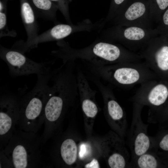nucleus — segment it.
<instances>
[{"mask_svg": "<svg viewBox=\"0 0 168 168\" xmlns=\"http://www.w3.org/2000/svg\"><path fill=\"white\" fill-rule=\"evenodd\" d=\"M44 142L37 133L16 129L5 147L1 150L12 168H32L40 166Z\"/></svg>", "mask_w": 168, "mask_h": 168, "instance_id": "f257e3e1", "label": "nucleus"}, {"mask_svg": "<svg viewBox=\"0 0 168 168\" xmlns=\"http://www.w3.org/2000/svg\"><path fill=\"white\" fill-rule=\"evenodd\" d=\"M50 71L37 75L34 88L18 100L19 129L37 133L44 123L43 111L47 98V89Z\"/></svg>", "mask_w": 168, "mask_h": 168, "instance_id": "f03ea898", "label": "nucleus"}, {"mask_svg": "<svg viewBox=\"0 0 168 168\" xmlns=\"http://www.w3.org/2000/svg\"><path fill=\"white\" fill-rule=\"evenodd\" d=\"M50 79L52 84L51 86L48 82L47 98L43 111L44 128L42 137L44 143L52 136L55 123L63 110L65 98L72 92V80L67 75L54 73Z\"/></svg>", "mask_w": 168, "mask_h": 168, "instance_id": "7ed1b4c3", "label": "nucleus"}, {"mask_svg": "<svg viewBox=\"0 0 168 168\" xmlns=\"http://www.w3.org/2000/svg\"><path fill=\"white\" fill-rule=\"evenodd\" d=\"M102 75L110 82L129 88L159 77L143 61L102 66Z\"/></svg>", "mask_w": 168, "mask_h": 168, "instance_id": "20e7f679", "label": "nucleus"}, {"mask_svg": "<svg viewBox=\"0 0 168 168\" xmlns=\"http://www.w3.org/2000/svg\"><path fill=\"white\" fill-rule=\"evenodd\" d=\"M82 57L102 66L126 62L142 61L138 53L132 52L123 46L108 42H99L84 51Z\"/></svg>", "mask_w": 168, "mask_h": 168, "instance_id": "39448f33", "label": "nucleus"}, {"mask_svg": "<svg viewBox=\"0 0 168 168\" xmlns=\"http://www.w3.org/2000/svg\"><path fill=\"white\" fill-rule=\"evenodd\" d=\"M157 29L115 25L107 32V38L119 42L132 52L138 53L152 38L157 36Z\"/></svg>", "mask_w": 168, "mask_h": 168, "instance_id": "423d86ee", "label": "nucleus"}, {"mask_svg": "<svg viewBox=\"0 0 168 168\" xmlns=\"http://www.w3.org/2000/svg\"><path fill=\"white\" fill-rule=\"evenodd\" d=\"M143 106L133 103L132 121L128 131V145L133 161L137 157L149 151H152L153 137L147 134L148 124L143 123L141 113Z\"/></svg>", "mask_w": 168, "mask_h": 168, "instance_id": "0eeeda50", "label": "nucleus"}, {"mask_svg": "<svg viewBox=\"0 0 168 168\" xmlns=\"http://www.w3.org/2000/svg\"><path fill=\"white\" fill-rule=\"evenodd\" d=\"M0 57L7 64L12 76L43 74L50 69L49 63H38L27 58L17 50L0 49Z\"/></svg>", "mask_w": 168, "mask_h": 168, "instance_id": "6e6552de", "label": "nucleus"}, {"mask_svg": "<svg viewBox=\"0 0 168 168\" xmlns=\"http://www.w3.org/2000/svg\"><path fill=\"white\" fill-rule=\"evenodd\" d=\"M19 113V101L16 97L10 95H4L1 96L0 149H2L5 147L16 129Z\"/></svg>", "mask_w": 168, "mask_h": 168, "instance_id": "1a4fd4ad", "label": "nucleus"}, {"mask_svg": "<svg viewBox=\"0 0 168 168\" xmlns=\"http://www.w3.org/2000/svg\"><path fill=\"white\" fill-rule=\"evenodd\" d=\"M157 36L138 53L147 65L159 77L168 72V45Z\"/></svg>", "mask_w": 168, "mask_h": 168, "instance_id": "9d476101", "label": "nucleus"}, {"mask_svg": "<svg viewBox=\"0 0 168 168\" xmlns=\"http://www.w3.org/2000/svg\"><path fill=\"white\" fill-rule=\"evenodd\" d=\"M158 80L140 84L132 98L133 102L148 106L150 111L156 110L164 105L168 98V86Z\"/></svg>", "mask_w": 168, "mask_h": 168, "instance_id": "9b49d317", "label": "nucleus"}, {"mask_svg": "<svg viewBox=\"0 0 168 168\" xmlns=\"http://www.w3.org/2000/svg\"><path fill=\"white\" fill-rule=\"evenodd\" d=\"M113 19L115 25L153 28L149 5L142 1H134L123 7Z\"/></svg>", "mask_w": 168, "mask_h": 168, "instance_id": "f8f14e48", "label": "nucleus"}, {"mask_svg": "<svg viewBox=\"0 0 168 168\" xmlns=\"http://www.w3.org/2000/svg\"><path fill=\"white\" fill-rule=\"evenodd\" d=\"M22 18L26 29L28 39L25 50L35 48V44L38 36L37 26L32 7L28 0H20Z\"/></svg>", "mask_w": 168, "mask_h": 168, "instance_id": "ddd939ff", "label": "nucleus"}, {"mask_svg": "<svg viewBox=\"0 0 168 168\" xmlns=\"http://www.w3.org/2000/svg\"><path fill=\"white\" fill-rule=\"evenodd\" d=\"M102 92L107 98L106 107L108 115L111 120L115 124L116 128L121 135L126 132L127 122L125 112L122 107L114 99L112 91L105 87Z\"/></svg>", "mask_w": 168, "mask_h": 168, "instance_id": "4468645a", "label": "nucleus"}, {"mask_svg": "<svg viewBox=\"0 0 168 168\" xmlns=\"http://www.w3.org/2000/svg\"><path fill=\"white\" fill-rule=\"evenodd\" d=\"M77 26L60 24L57 25L48 31L38 36L35 41V47L41 42L63 39L77 31L78 28Z\"/></svg>", "mask_w": 168, "mask_h": 168, "instance_id": "2eb2a0df", "label": "nucleus"}, {"mask_svg": "<svg viewBox=\"0 0 168 168\" xmlns=\"http://www.w3.org/2000/svg\"><path fill=\"white\" fill-rule=\"evenodd\" d=\"M77 148L75 141L71 138H67L62 142L60 148L61 157L66 164L71 165L76 161Z\"/></svg>", "mask_w": 168, "mask_h": 168, "instance_id": "dca6fc26", "label": "nucleus"}, {"mask_svg": "<svg viewBox=\"0 0 168 168\" xmlns=\"http://www.w3.org/2000/svg\"><path fill=\"white\" fill-rule=\"evenodd\" d=\"M159 162L156 153L149 151L140 155L130 162V167L138 168H156L159 166Z\"/></svg>", "mask_w": 168, "mask_h": 168, "instance_id": "f3484780", "label": "nucleus"}, {"mask_svg": "<svg viewBox=\"0 0 168 168\" xmlns=\"http://www.w3.org/2000/svg\"><path fill=\"white\" fill-rule=\"evenodd\" d=\"M129 156L128 152L120 153L119 151L114 152L109 156L108 163L111 168L129 167Z\"/></svg>", "mask_w": 168, "mask_h": 168, "instance_id": "a211bd4d", "label": "nucleus"}, {"mask_svg": "<svg viewBox=\"0 0 168 168\" xmlns=\"http://www.w3.org/2000/svg\"><path fill=\"white\" fill-rule=\"evenodd\" d=\"M34 7L42 13L53 17L58 9L51 0H30Z\"/></svg>", "mask_w": 168, "mask_h": 168, "instance_id": "6ab92c4d", "label": "nucleus"}, {"mask_svg": "<svg viewBox=\"0 0 168 168\" xmlns=\"http://www.w3.org/2000/svg\"><path fill=\"white\" fill-rule=\"evenodd\" d=\"M126 0H113L107 17L108 20L113 19L123 8L122 5Z\"/></svg>", "mask_w": 168, "mask_h": 168, "instance_id": "aec40b11", "label": "nucleus"}, {"mask_svg": "<svg viewBox=\"0 0 168 168\" xmlns=\"http://www.w3.org/2000/svg\"><path fill=\"white\" fill-rule=\"evenodd\" d=\"M57 7L68 21L70 20L69 4L71 0H51Z\"/></svg>", "mask_w": 168, "mask_h": 168, "instance_id": "412c9836", "label": "nucleus"}, {"mask_svg": "<svg viewBox=\"0 0 168 168\" xmlns=\"http://www.w3.org/2000/svg\"><path fill=\"white\" fill-rule=\"evenodd\" d=\"M82 107L84 112L88 117L93 118L98 111L97 107L94 101L82 103Z\"/></svg>", "mask_w": 168, "mask_h": 168, "instance_id": "4be33fe9", "label": "nucleus"}, {"mask_svg": "<svg viewBox=\"0 0 168 168\" xmlns=\"http://www.w3.org/2000/svg\"><path fill=\"white\" fill-rule=\"evenodd\" d=\"M154 139L153 147L152 151L158 148L168 152V133L164 135L158 141Z\"/></svg>", "mask_w": 168, "mask_h": 168, "instance_id": "5701e85b", "label": "nucleus"}, {"mask_svg": "<svg viewBox=\"0 0 168 168\" xmlns=\"http://www.w3.org/2000/svg\"><path fill=\"white\" fill-rule=\"evenodd\" d=\"M7 16L5 13L3 12H0V30L1 34L4 30H5L4 34H6L7 28Z\"/></svg>", "mask_w": 168, "mask_h": 168, "instance_id": "b1692460", "label": "nucleus"}, {"mask_svg": "<svg viewBox=\"0 0 168 168\" xmlns=\"http://www.w3.org/2000/svg\"><path fill=\"white\" fill-rule=\"evenodd\" d=\"M89 147L85 144H83L81 145L79 153V156L81 158H83L86 155L88 152Z\"/></svg>", "mask_w": 168, "mask_h": 168, "instance_id": "393cba45", "label": "nucleus"}, {"mask_svg": "<svg viewBox=\"0 0 168 168\" xmlns=\"http://www.w3.org/2000/svg\"><path fill=\"white\" fill-rule=\"evenodd\" d=\"M86 168H99L100 166L97 160L93 159L90 163L86 164L85 166Z\"/></svg>", "mask_w": 168, "mask_h": 168, "instance_id": "a878e982", "label": "nucleus"}, {"mask_svg": "<svg viewBox=\"0 0 168 168\" xmlns=\"http://www.w3.org/2000/svg\"><path fill=\"white\" fill-rule=\"evenodd\" d=\"M161 21L162 24L167 26H168V8L166 10L163 14Z\"/></svg>", "mask_w": 168, "mask_h": 168, "instance_id": "bb28decb", "label": "nucleus"}, {"mask_svg": "<svg viewBox=\"0 0 168 168\" xmlns=\"http://www.w3.org/2000/svg\"><path fill=\"white\" fill-rule=\"evenodd\" d=\"M167 110H168V107H167Z\"/></svg>", "mask_w": 168, "mask_h": 168, "instance_id": "cd10ccee", "label": "nucleus"}]
</instances>
